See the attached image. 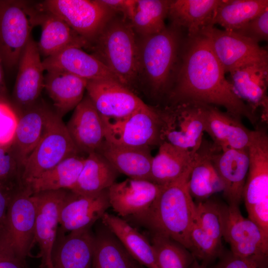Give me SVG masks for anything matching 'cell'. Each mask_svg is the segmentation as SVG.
I'll use <instances>...</instances> for the list:
<instances>
[{
    "mask_svg": "<svg viewBox=\"0 0 268 268\" xmlns=\"http://www.w3.org/2000/svg\"><path fill=\"white\" fill-rule=\"evenodd\" d=\"M172 86V104L194 102L223 107L229 114L256 122L255 113L235 93L225 72L203 35L188 37Z\"/></svg>",
    "mask_w": 268,
    "mask_h": 268,
    "instance_id": "6da1fadb",
    "label": "cell"
},
{
    "mask_svg": "<svg viewBox=\"0 0 268 268\" xmlns=\"http://www.w3.org/2000/svg\"><path fill=\"white\" fill-rule=\"evenodd\" d=\"M181 29L171 24L159 32L137 36V81L151 94H168L173 84L181 54Z\"/></svg>",
    "mask_w": 268,
    "mask_h": 268,
    "instance_id": "7a4b0ae2",
    "label": "cell"
},
{
    "mask_svg": "<svg viewBox=\"0 0 268 268\" xmlns=\"http://www.w3.org/2000/svg\"><path fill=\"white\" fill-rule=\"evenodd\" d=\"M190 171L177 180L162 186L149 211L139 222L150 232L170 238L190 251V234L196 207L188 187Z\"/></svg>",
    "mask_w": 268,
    "mask_h": 268,
    "instance_id": "3957f363",
    "label": "cell"
},
{
    "mask_svg": "<svg viewBox=\"0 0 268 268\" xmlns=\"http://www.w3.org/2000/svg\"><path fill=\"white\" fill-rule=\"evenodd\" d=\"M86 49L130 90L137 82V36L121 15L114 14Z\"/></svg>",
    "mask_w": 268,
    "mask_h": 268,
    "instance_id": "277c9868",
    "label": "cell"
},
{
    "mask_svg": "<svg viewBox=\"0 0 268 268\" xmlns=\"http://www.w3.org/2000/svg\"><path fill=\"white\" fill-rule=\"evenodd\" d=\"M249 168L243 197L248 218L268 235V136L266 131H253L248 146Z\"/></svg>",
    "mask_w": 268,
    "mask_h": 268,
    "instance_id": "5b68a950",
    "label": "cell"
},
{
    "mask_svg": "<svg viewBox=\"0 0 268 268\" xmlns=\"http://www.w3.org/2000/svg\"><path fill=\"white\" fill-rule=\"evenodd\" d=\"M39 10L25 0H0V58L4 67L17 66L33 28L38 25Z\"/></svg>",
    "mask_w": 268,
    "mask_h": 268,
    "instance_id": "8992f818",
    "label": "cell"
},
{
    "mask_svg": "<svg viewBox=\"0 0 268 268\" xmlns=\"http://www.w3.org/2000/svg\"><path fill=\"white\" fill-rule=\"evenodd\" d=\"M62 118L52 112L43 135L23 165L25 185L65 159L80 153Z\"/></svg>",
    "mask_w": 268,
    "mask_h": 268,
    "instance_id": "52a82bcc",
    "label": "cell"
},
{
    "mask_svg": "<svg viewBox=\"0 0 268 268\" xmlns=\"http://www.w3.org/2000/svg\"><path fill=\"white\" fill-rule=\"evenodd\" d=\"M162 141L196 152L203 141V104L184 102L159 110Z\"/></svg>",
    "mask_w": 268,
    "mask_h": 268,
    "instance_id": "ba28073f",
    "label": "cell"
},
{
    "mask_svg": "<svg viewBox=\"0 0 268 268\" xmlns=\"http://www.w3.org/2000/svg\"><path fill=\"white\" fill-rule=\"evenodd\" d=\"M102 117V116H101ZM105 140L129 147H149L162 142L159 110L147 105L119 119L102 117Z\"/></svg>",
    "mask_w": 268,
    "mask_h": 268,
    "instance_id": "9c48e42d",
    "label": "cell"
},
{
    "mask_svg": "<svg viewBox=\"0 0 268 268\" xmlns=\"http://www.w3.org/2000/svg\"><path fill=\"white\" fill-rule=\"evenodd\" d=\"M38 6L63 20L88 44L115 14L100 0H47Z\"/></svg>",
    "mask_w": 268,
    "mask_h": 268,
    "instance_id": "30bf717a",
    "label": "cell"
},
{
    "mask_svg": "<svg viewBox=\"0 0 268 268\" xmlns=\"http://www.w3.org/2000/svg\"><path fill=\"white\" fill-rule=\"evenodd\" d=\"M36 203L33 192L25 185L12 196L3 234L0 236L20 258L30 256L35 243Z\"/></svg>",
    "mask_w": 268,
    "mask_h": 268,
    "instance_id": "8fae6325",
    "label": "cell"
},
{
    "mask_svg": "<svg viewBox=\"0 0 268 268\" xmlns=\"http://www.w3.org/2000/svg\"><path fill=\"white\" fill-rule=\"evenodd\" d=\"M200 34L208 40L225 73L249 63L268 60L266 50L259 44L234 31L208 25Z\"/></svg>",
    "mask_w": 268,
    "mask_h": 268,
    "instance_id": "7c38bea8",
    "label": "cell"
},
{
    "mask_svg": "<svg viewBox=\"0 0 268 268\" xmlns=\"http://www.w3.org/2000/svg\"><path fill=\"white\" fill-rule=\"evenodd\" d=\"M162 186L152 182L128 178L115 182L107 189L110 207L117 216L132 218L139 223L146 215Z\"/></svg>",
    "mask_w": 268,
    "mask_h": 268,
    "instance_id": "4fadbf2b",
    "label": "cell"
},
{
    "mask_svg": "<svg viewBox=\"0 0 268 268\" xmlns=\"http://www.w3.org/2000/svg\"><path fill=\"white\" fill-rule=\"evenodd\" d=\"M223 237L234 256L268 258V235L255 222L244 217L238 205H226Z\"/></svg>",
    "mask_w": 268,
    "mask_h": 268,
    "instance_id": "5bb4252c",
    "label": "cell"
},
{
    "mask_svg": "<svg viewBox=\"0 0 268 268\" xmlns=\"http://www.w3.org/2000/svg\"><path fill=\"white\" fill-rule=\"evenodd\" d=\"M69 191L34 193L36 203L35 243L39 247L38 257L41 259L42 268H53L52 252L59 227L60 210Z\"/></svg>",
    "mask_w": 268,
    "mask_h": 268,
    "instance_id": "9a60e30c",
    "label": "cell"
},
{
    "mask_svg": "<svg viewBox=\"0 0 268 268\" xmlns=\"http://www.w3.org/2000/svg\"><path fill=\"white\" fill-rule=\"evenodd\" d=\"M12 93L17 115L36 103L44 87L45 70L37 43L31 37L22 53Z\"/></svg>",
    "mask_w": 268,
    "mask_h": 268,
    "instance_id": "2e32d148",
    "label": "cell"
},
{
    "mask_svg": "<svg viewBox=\"0 0 268 268\" xmlns=\"http://www.w3.org/2000/svg\"><path fill=\"white\" fill-rule=\"evenodd\" d=\"M86 90L102 117L122 118L147 106L131 90L114 80H89Z\"/></svg>",
    "mask_w": 268,
    "mask_h": 268,
    "instance_id": "e0dca14e",
    "label": "cell"
},
{
    "mask_svg": "<svg viewBox=\"0 0 268 268\" xmlns=\"http://www.w3.org/2000/svg\"><path fill=\"white\" fill-rule=\"evenodd\" d=\"M109 207L107 190L91 194L69 190L61 208L59 229L67 233L91 227Z\"/></svg>",
    "mask_w": 268,
    "mask_h": 268,
    "instance_id": "ac0fdd59",
    "label": "cell"
},
{
    "mask_svg": "<svg viewBox=\"0 0 268 268\" xmlns=\"http://www.w3.org/2000/svg\"><path fill=\"white\" fill-rule=\"evenodd\" d=\"M204 130L212 139L214 150L247 149L253 131L247 128L240 119L223 112L213 105L203 104Z\"/></svg>",
    "mask_w": 268,
    "mask_h": 268,
    "instance_id": "d6986e66",
    "label": "cell"
},
{
    "mask_svg": "<svg viewBox=\"0 0 268 268\" xmlns=\"http://www.w3.org/2000/svg\"><path fill=\"white\" fill-rule=\"evenodd\" d=\"M66 125L80 153L98 152L105 140L103 121L87 95L74 109Z\"/></svg>",
    "mask_w": 268,
    "mask_h": 268,
    "instance_id": "ffe728a7",
    "label": "cell"
},
{
    "mask_svg": "<svg viewBox=\"0 0 268 268\" xmlns=\"http://www.w3.org/2000/svg\"><path fill=\"white\" fill-rule=\"evenodd\" d=\"M67 233L58 229L52 252L53 268H92L94 234L91 227Z\"/></svg>",
    "mask_w": 268,
    "mask_h": 268,
    "instance_id": "44dd1931",
    "label": "cell"
},
{
    "mask_svg": "<svg viewBox=\"0 0 268 268\" xmlns=\"http://www.w3.org/2000/svg\"><path fill=\"white\" fill-rule=\"evenodd\" d=\"M231 83L237 95L255 112L262 109V119H268V60L244 65L230 72Z\"/></svg>",
    "mask_w": 268,
    "mask_h": 268,
    "instance_id": "7402d4cb",
    "label": "cell"
},
{
    "mask_svg": "<svg viewBox=\"0 0 268 268\" xmlns=\"http://www.w3.org/2000/svg\"><path fill=\"white\" fill-rule=\"evenodd\" d=\"M212 159L223 184L224 196L229 204L239 205L243 199L248 172V148L213 150Z\"/></svg>",
    "mask_w": 268,
    "mask_h": 268,
    "instance_id": "603a6c76",
    "label": "cell"
},
{
    "mask_svg": "<svg viewBox=\"0 0 268 268\" xmlns=\"http://www.w3.org/2000/svg\"><path fill=\"white\" fill-rule=\"evenodd\" d=\"M53 111L39 99L32 106L17 115V125L11 145L22 168L25 161L43 135Z\"/></svg>",
    "mask_w": 268,
    "mask_h": 268,
    "instance_id": "cb8c5ba5",
    "label": "cell"
},
{
    "mask_svg": "<svg viewBox=\"0 0 268 268\" xmlns=\"http://www.w3.org/2000/svg\"><path fill=\"white\" fill-rule=\"evenodd\" d=\"M42 63L46 71H66L87 81L111 79L120 82L115 75L103 64L81 48H67L45 58Z\"/></svg>",
    "mask_w": 268,
    "mask_h": 268,
    "instance_id": "d4e9b609",
    "label": "cell"
},
{
    "mask_svg": "<svg viewBox=\"0 0 268 268\" xmlns=\"http://www.w3.org/2000/svg\"><path fill=\"white\" fill-rule=\"evenodd\" d=\"M38 25L41 35L37 46L41 56L46 58L69 48L86 49L88 43L58 16L40 9Z\"/></svg>",
    "mask_w": 268,
    "mask_h": 268,
    "instance_id": "484cf974",
    "label": "cell"
},
{
    "mask_svg": "<svg viewBox=\"0 0 268 268\" xmlns=\"http://www.w3.org/2000/svg\"><path fill=\"white\" fill-rule=\"evenodd\" d=\"M150 147L115 145L106 140L97 152L106 158L119 173L129 178L151 182L153 158Z\"/></svg>",
    "mask_w": 268,
    "mask_h": 268,
    "instance_id": "4316f807",
    "label": "cell"
},
{
    "mask_svg": "<svg viewBox=\"0 0 268 268\" xmlns=\"http://www.w3.org/2000/svg\"><path fill=\"white\" fill-rule=\"evenodd\" d=\"M211 143L202 141L195 153L188 179V187L192 198L200 201L223 192L224 186L214 165Z\"/></svg>",
    "mask_w": 268,
    "mask_h": 268,
    "instance_id": "83f0119b",
    "label": "cell"
},
{
    "mask_svg": "<svg viewBox=\"0 0 268 268\" xmlns=\"http://www.w3.org/2000/svg\"><path fill=\"white\" fill-rule=\"evenodd\" d=\"M87 81L66 71H47L44 89L52 100L55 112L61 118L81 102Z\"/></svg>",
    "mask_w": 268,
    "mask_h": 268,
    "instance_id": "f1b7e54d",
    "label": "cell"
},
{
    "mask_svg": "<svg viewBox=\"0 0 268 268\" xmlns=\"http://www.w3.org/2000/svg\"><path fill=\"white\" fill-rule=\"evenodd\" d=\"M221 0H171L168 13L172 25L185 29L188 37L200 34L202 29L212 25L214 11Z\"/></svg>",
    "mask_w": 268,
    "mask_h": 268,
    "instance_id": "f546056e",
    "label": "cell"
},
{
    "mask_svg": "<svg viewBox=\"0 0 268 268\" xmlns=\"http://www.w3.org/2000/svg\"><path fill=\"white\" fill-rule=\"evenodd\" d=\"M131 257L147 268H158L150 242L124 219L105 212L101 219Z\"/></svg>",
    "mask_w": 268,
    "mask_h": 268,
    "instance_id": "4dcf8cb0",
    "label": "cell"
},
{
    "mask_svg": "<svg viewBox=\"0 0 268 268\" xmlns=\"http://www.w3.org/2000/svg\"><path fill=\"white\" fill-rule=\"evenodd\" d=\"M196 152L180 148L167 141L162 142L157 154L152 158L151 182L165 186L180 179L191 171Z\"/></svg>",
    "mask_w": 268,
    "mask_h": 268,
    "instance_id": "1f68e13d",
    "label": "cell"
},
{
    "mask_svg": "<svg viewBox=\"0 0 268 268\" xmlns=\"http://www.w3.org/2000/svg\"><path fill=\"white\" fill-rule=\"evenodd\" d=\"M119 173L99 153H90L85 157L77 182L71 191L91 194L106 190L116 182Z\"/></svg>",
    "mask_w": 268,
    "mask_h": 268,
    "instance_id": "d6a6232c",
    "label": "cell"
},
{
    "mask_svg": "<svg viewBox=\"0 0 268 268\" xmlns=\"http://www.w3.org/2000/svg\"><path fill=\"white\" fill-rule=\"evenodd\" d=\"M85 159L79 154L70 156L25 185L33 193L59 190L71 191L77 182Z\"/></svg>",
    "mask_w": 268,
    "mask_h": 268,
    "instance_id": "836d02e7",
    "label": "cell"
},
{
    "mask_svg": "<svg viewBox=\"0 0 268 268\" xmlns=\"http://www.w3.org/2000/svg\"><path fill=\"white\" fill-rule=\"evenodd\" d=\"M138 264L103 224L94 234L92 268H136Z\"/></svg>",
    "mask_w": 268,
    "mask_h": 268,
    "instance_id": "e575fe53",
    "label": "cell"
},
{
    "mask_svg": "<svg viewBox=\"0 0 268 268\" xmlns=\"http://www.w3.org/2000/svg\"><path fill=\"white\" fill-rule=\"evenodd\" d=\"M267 8L268 0H221L211 23L235 31Z\"/></svg>",
    "mask_w": 268,
    "mask_h": 268,
    "instance_id": "d590c367",
    "label": "cell"
},
{
    "mask_svg": "<svg viewBox=\"0 0 268 268\" xmlns=\"http://www.w3.org/2000/svg\"><path fill=\"white\" fill-rule=\"evenodd\" d=\"M169 0H134L129 21L138 37L160 32L165 27Z\"/></svg>",
    "mask_w": 268,
    "mask_h": 268,
    "instance_id": "8d00e7d4",
    "label": "cell"
},
{
    "mask_svg": "<svg viewBox=\"0 0 268 268\" xmlns=\"http://www.w3.org/2000/svg\"><path fill=\"white\" fill-rule=\"evenodd\" d=\"M150 234L158 268H189L195 260L191 252L176 241L158 233Z\"/></svg>",
    "mask_w": 268,
    "mask_h": 268,
    "instance_id": "74e56055",
    "label": "cell"
},
{
    "mask_svg": "<svg viewBox=\"0 0 268 268\" xmlns=\"http://www.w3.org/2000/svg\"><path fill=\"white\" fill-rule=\"evenodd\" d=\"M226 206L207 199L196 204L195 219L212 238L221 244L225 225Z\"/></svg>",
    "mask_w": 268,
    "mask_h": 268,
    "instance_id": "f35d334b",
    "label": "cell"
},
{
    "mask_svg": "<svg viewBox=\"0 0 268 268\" xmlns=\"http://www.w3.org/2000/svg\"><path fill=\"white\" fill-rule=\"evenodd\" d=\"M22 169L11 143L0 145V187L16 192L24 186Z\"/></svg>",
    "mask_w": 268,
    "mask_h": 268,
    "instance_id": "ab89813d",
    "label": "cell"
},
{
    "mask_svg": "<svg viewBox=\"0 0 268 268\" xmlns=\"http://www.w3.org/2000/svg\"><path fill=\"white\" fill-rule=\"evenodd\" d=\"M190 251L205 266L222 255L221 244L209 236L195 219L190 234Z\"/></svg>",
    "mask_w": 268,
    "mask_h": 268,
    "instance_id": "60d3db41",
    "label": "cell"
},
{
    "mask_svg": "<svg viewBox=\"0 0 268 268\" xmlns=\"http://www.w3.org/2000/svg\"><path fill=\"white\" fill-rule=\"evenodd\" d=\"M258 43L268 39V8L234 31Z\"/></svg>",
    "mask_w": 268,
    "mask_h": 268,
    "instance_id": "b9f144b4",
    "label": "cell"
},
{
    "mask_svg": "<svg viewBox=\"0 0 268 268\" xmlns=\"http://www.w3.org/2000/svg\"><path fill=\"white\" fill-rule=\"evenodd\" d=\"M17 122V115L11 106L0 102V145L11 143Z\"/></svg>",
    "mask_w": 268,
    "mask_h": 268,
    "instance_id": "7bdbcfd3",
    "label": "cell"
},
{
    "mask_svg": "<svg viewBox=\"0 0 268 268\" xmlns=\"http://www.w3.org/2000/svg\"><path fill=\"white\" fill-rule=\"evenodd\" d=\"M216 268H268V258H244L231 252L222 255Z\"/></svg>",
    "mask_w": 268,
    "mask_h": 268,
    "instance_id": "ee69618b",
    "label": "cell"
},
{
    "mask_svg": "<svg viewBox=\"0 0 268 268\" xmlns=\"http://www.w3.org/2000/svg\"><path fill=\"white\" fill-rule=\"evenodd\" d=\"M25 260L0 238V268H26Z\"/></svg>",
    "mask_w": 268,
    "mask_h": 268,
    "instance_id": "f6af8a7d",
    "label": "cell"
},
{
    "mask_svg": "<svg viewBox=\"0 0 268 268\" xmlns=\"http://www.w3.org/2000/svg\"><path fill=\"white\" fill-rule=\"evenodd\" d=\"M100 1L115 13L118 14L129 20L134 0H100Z\"/></svg>",
    "mask_w": 268,
    "mask_h": 268,
    "instance_id": "bcb514c9",
    "label": "cell"
},
{
    "mask_svg": "<svg viewBox=\"0 0 268 268\" xmlns=\"http://www.w3.org/2000/svg\"><path fill=\"white\" fill-rule=\"evenodd\" d=\"M16 192H11L0 187V236L4 232L10 200Z\"/></svg>",
    "mask_w": 268,
    "mask_h": 268,
    "instance_id": "7dc6e473",
    "label": "cell"
},
{
    "mask_svg": "<svg viewBox=\"0 0 268 268\" xmlns=\"http://www.w3.org/2000/svg\"><path fill=\"white\" fill-rule=\"evenodd\" d=\"M3 67L2 62L0 58V102L8 104L7 102V90L4 80Z\"/></svg>",
    "mask_w": 268,
    "mask_h": 268,
    "instance_id": "c3c4849f",
    "label": "cell"
},
{
    "mask_svg": "<svg viewBox=\"0 0 268 268\" xmlns=\"http://www.w3.org/2000/svg\"><path fill=\"white\" fill-rule=\"evenodd\" d=\"M189 268H207L206 266L200 264L195 259Z\"/></svg>",
    "mask_w": 268,
    "mask_h": 268,
    "instance_id": "681fc988",
    "label": "cell"
},
{
    "mask_svg": "<svg viewBox=\"0 0 268 268\" xmlns=\"http://www.w3.org/2000/svg\"><path fill=\"white\" fill-rule=\"evenodd\" d=\"M136 268H143V267L141 265L138 264Z\"/></svg>",
    "mask_w": 268,
    "mask_h": 268,
    "instance_id": "f907efd6",
    "label": "cell"
}]
</instances>
